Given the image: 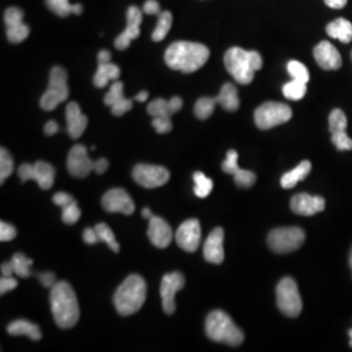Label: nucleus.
<instances>
[{
    "instance_id": "obj_48",
    "label": "nucleus",
    "mask_w": 352,
    "mask_h": 352,
    "mask_svg": "<svg viewBox=\"0 0 352 352\" xmlns=\"http://www.w3.org/2000/svg\"><path fill=\"white\" fill-rule=\"evenodd\" d=\"M41 285L46 289H52L56 285V277L54 273H41L37 276Z\"/></svg>"
},
{
    "instance_id": "obj_33",
    "label": "nucleus",
    "mask_w": 352,
    "mask_h": 352,
    "mask_svg": "<svg viewBox=\"0 0 352 352\" xmlns=\"http://www.w3.org/2000/svg\"><path fill=\"white\" fill-rule=\"evenodd\" d=\"M14 274L20 278H29L32 276L30 266L33 265V260L26 257L24 253H16L13 254L12 260Z\"/></svg>"
},
{
    "instance_id": "obj_22",
    "label": "nucleus",
    "mask_w": 352,
    "mask_h": 352,
    "mask_svg": "<svg viewBox=\"0 0 352 352\" xmlns=\"http://www.w3.org/2000/svg\"><path fill=\"white\" fill-rule=\"evenodd\" d=\"M148 236L151 244L157 248H167L173 241V230L170 225L160 217L153 215L149 219Z\"/></svg>"
},
{
    "instance_id": "obj_30",
    "label": "nucleus",
    "mask_w": 352,
    "mask_h": 352,
    "mask_svg": "<svg viewBox=\"0 0 352 352\" xmlns=\"http://www.w3.org/2000/svg\"><path fill=\"white\" fill-rule=\"evenodd\" d=\"M46 4L52 12L60 17H67L71 13H75V14L82 13V6L71 4L69 0H46Z\"/></svg>"
},
{
    "instance_id": "obj_53",
    "label": "nucleus",
    "mask_w": 352,
    "mask_h": 352,
    "mask_svg": "<svg viewBox=\"0 0 352 352\" xmlns=\"http://www.w3.org/2000/svg\"><path fill=\"white\" fill-rule=\"evenodd\" d=\"M1 274H3V277H12L14 274L12 261H8V263L1 265Z\"/></svg>"
},
{
    "instance_id": "obj_60",
    "label": "nucleus",
    "mask_w": 352,
    "mask_h": 352,
    "mask_svg": "<svg viewBox=\"0 0 352 352\" xmlns=\"http://www.w3.org/2000/svg\"><path fill=\"white\" fill-rule=\"evenodd\" d=\"M351 58H352V52H351Z\"/></svg>"
},
{
    "instance_id": "obj_36",
    "label": "nucleus",
    "mask_w": 352,
    "mask_h": 352,
    "mask_svg": "<svg viewBox=\"0 0 352 352\" xmlns=\"http://www.w3.org/2000/svg\"><path fill=\"white\" fill-rule=\"evenodd\" d=\"M96 231H97V235L100 238V241H103L109 245L110 250H113L115 253H118L120 250V245L119 243L116 241V238L113 235V230L110 227L107 226L106 223H98L96 225Z\"/></svg>"
},
{
    "instance_id": "obj_18",
    "label": "nucleus",
    "mask_w": 352,
    "mask_h": 352,
    "mask_svg": "<svg viewBox=\"0 0 352 352\" xmlns=\"http://www.w3.org/2000/svg\"><path fill=\"white\" fill-rule=\"evenodd\" d=\"M291 210L298 215L311 217L325 209V200L320 196H311L308 193L295 195L289 202Z\"/></svg>"
},
{
    "instance_id": "obj_21",
    "label": "nucleus",
    "mask_w": 352,
    "mask_h": 352,
    "mask_svg": "<svg viewBox=\"0 0 352 352\" xmlns=\"http://www.w3.org/2000/svg\"><path fill=\"white\" fill-rule=\"evenodd\" d=\"M65 119H67V131L71 139H80L88 126V118L82 113L81 107L77 102H69L67 104Z\"/></svg>"
},
{
    "instance_id": "obj_40",
    "label": "nucleus",
    "mask_w": 352,
    "mask_h": 352,
    "mask_svg": "<svg viewBox=\"0 0 352 352\" xmlns=\"http://www.w3.org/2000/svg\"><path fill=\"white\" fill-rule=\"evenodd\" d=\"M80 217H81V210L77 202H71L69 205L62 208V219L65 225H75L76 222H78Z\"/></svg>"
},
{
    "instance_id": "obj_57",
    "label": "nucleus",
    "mask_w": 352,
    "mask_h": 352,
    "mask_svg": "<svg viewBox=\"0 0 352 352\" xmlns=\"http://www.w3.org/2000/svg\"><path fill=\"white\" fill-rule=\"evenodd\" d=\"M142 217L146 218V219H151V217H153V214H151V210H149L148 208H145V209L142 210Z\"/></svg>"
},
{
    "instance_id": "obj_17",
    "label": "nucleus",
    "mask_w": 352,
    "mask_h": 352,
    "mask_svg": "<svg viewBox=\"0 0 352 352\" xmlns=\"http://www.w3.org/2000/svg\"><path fill=\"white\" fill-rule=\"evenodd\" d=\"M7 26V37L11 43H21L29 37V26L24 24V12L20 8L11 7L4 13Z\"/></svg>"
},
{
    "instance_id": "obj_2",
    "label": "nucleus",
    "mask_w": 352,
    "mask_h": 352,
    "mask_svg": "<svg viewBox=\"0 0 352 352\" xmlns=\"http://www.w3.org/2000/svg\"><path fill=\"white\" fill-rule=\"evenodd\" d=\"M51 312L55 324L62 329L75 327L80 318V307L75 291L67 282H56L50 291Z\"/></svg>"
},
{
    "instance_id": "obj_23",
    "label": "nucleus",
    "mask_w": 352,
    "mask_h": 352,
    "mask_svg": "<svg viewBox=\"0 0 352 352\" xmlns=\"http://www.w3.org/2000/svg\"><path fill=\"white\" fill-rule=\"evenodd\" d=\"M104 104L111 107V111L115 116H122L133 107L132 101L124 97L122 81H113L109 93L104 97Z\"/></svg>"
},
{
    "instance_id": "obj_49",
    "label": "nucleus",
    "mask_w": 352,
    "mask_h": 352,
    "mask_svg": "<svg viewBox=\"0 0 352 352\" xmlns=\"http://www.w3.org/2000/svg\"><path fill=\"white\" fill-rule=\"evenodd\" d=\"M142 11L146 14H160L161 13L160 3L155 1V0H146L145 4H144Z\"/></svg>"
},
{
    "instance_id": "obj_42",
    "label": "nucleus",
    "mask_w": 352,
    "mask_h": 352,
    "mask_svg": "<svg viewBox=\"0 0 352 352\" xmlns=\"http://www.w3.org/2000/svg\"><path fill=\"white\" fill-rule=\"evenodd\" d=\"M331 141L338 151H352V140L346 131L331 133Z\"/></svg>"
},
{
    "instance_id": "obj_46",
    "label": "nucleus",
    "mask_w": 352,
    "mask_h": 352,
    "mask_svg": "<svg viewBox=\"0 0 352 352\" xmlns=\"http://www.w3.org/2000/svg\"><path fill=\"white\" fill-rule=\"evenodd\" d=\"M17 280L13 277H1L0 279V294L4 295L6 292H10L17 287Z\"/></svg>"
},
{
    "instance_id": "obj_19",
    "label": "nucleus",
    "mask_w": 352,
    "mask_h": 352,
    "mask_svg": "<svg viewBox=\"0 0 352 352\" xmlns=\"http://www.w3.org/2000/svg\"><path fill=\"white\" fill-rule=\"evenodd\" d=\"M314 56L317 64L325 71H337L342 67L340 51L327 41H322L316 46Z\"/></svg>"
},
{
    "instance_id": "obj_45",
    "label": "nucleus",
    "mask_w": 352,
    "mask_h": 352,
    "mask_svg": "<svg viewBox=\"0 0 352 352\" xmlns=\"http://www.w3.org/2000/svg\"><path fill=\"white\" fill-rule=\"evenodd\" d=\"M17 236V230L12 225L7 222L0 223V240L1 241H11Z\"/></svg>"
},
{
    "instance_id": "obj_25",
    "label": "nucleus",
    "mask_w": 352,
    "mask_h": 352,
    "mask_svg": "<svg viewBox=\"0 0 352 352\" xmlns=\"http://www.w3.org/2000/svg\"><path fill=\"white\" fill-rule=\"evenodd\" d=\"M8 334H11L13 337H19V336H26L28 338L32 340H41L42 338V333L39 330V327L36 324L26 321V320H16L12 324H10L7 327Z\"/></svg>"
},
{
    "instance_id": "obj_28",
    "label": "nucleus",
    "mask_w": 352,
    "mask_h": 352,
    "mask_svg": "<svg viewBox=\"0 0 352 352\" xmlns=\"http://www.w3.org/2000/svg\"><path fill=\"white\" fill-rule=\"evenodd\" d=\"M312 164L309 161H302V164L296 166L289 173H286L280 179V186L285 189L294 188L299 182L304 180L311 174Z\"/></svg>"
},
{
    "instance_id": "obj_58",
    "label": "nucleus",
    "mask_w": 352,
    "mask_h": 352,
    "mask_svg": "<svg viewBox=\"0 0 352 352\" xmlns=\"http://www.w3.org/2000/svg\"><path fill=\"white\" fill-rule=\"evenodd\" d=\"M349 336H350V346L352 347V329L349 330Z\"/></svg>"
},
{
    "instance_id": "obj_47",
    "label": "nucleus",
    "mask_w": 352,
    "mask_h": 352,
    "mask_svg": "<svg viewBox=\"0 0 352 352\" xmlns=\"http://www.w3.org/2000/svg\"><path fill=\"white\" fill-rule=\"evenodd\" d=\"M52 201H54L55 205H58V206H60V208H64V206L69 205L71 202L75 201V199H74L71 195L65 193V192H58V193L54 195Z\"/></svg>"
},
{
    "instance_id": "obj_31",
    "label": "nucleus",
    "mask_w": 352,
    "mask_h": 352,
    "mask_svg": "<svg viewBox=\"0 0 352 352\" xmlns=\"http://www.w3.org/2000/svg\"><path fill=\"white\" fill-rule=\"evenodd\" d=\"M171 25H173V14H171V12L164 11V12L160 13L158 14V23H157L155 29L151 34V39L154 42L164 41L166 36L168 34Z\"/></svg>"
},
{
    "instance_id": "obj_44",
    "label": "nucleus",
    "mask_w": 352,
    "mask_h": 352,
    "mask_svg": "<svg viewBox=\"0 0 352 352\" xmlns=\"http://www.w3.org/2000/svg\"><path fill=\"white\" fill-rule=\"evenodd\" d=\"M151 126H154L157 133H168L173 131V122L170 118H164V116H158L154 118L151 122Z\"/></svg>"
},
{
    "instance_id": "obj_5",
    "label": "nucleus",
    "mask_w": 352,
    "mask_h": 352,
    "mask_svg": "<svg viewBox=\"0 0 352 352\" xmlns=\"http://www.w3.org/2000/svg\"><path fill=\"white\" fill-rule=\"evenodd\" d=\"M205 331L206 336L214 342L225 343L232 347L239 346L244 340L243 331L223 311H213L209 314L205 324Z\"/></svg>"
},
{
    "instance_id": "obj_54",
    "label": "nucleus",
    "mask_w": 352,
    "mask_h": 352,
    "mask_svg": "<svg viewBox=\"0 0 352 352\" xmlns=\"http://www.w3.org/2000/svg\"><path fill=\"white\" fill-rule=\"evenodd\" d=\"M327 7L334 8V10H340L347 4V0H324Z\"/></svg>"
},
{
    "instance_id": "obj_37",
    "label": "nucleus",
    "mask_w": 352,
    "mask_h": 352,
    "mask_svg": "<svg viewBox=\"0 0 352 352\" xmlns=\"http://www.w3.org/2000/svg\"><path fill=\"white\" fill-rule=\"evenodd\" d=\"M13 173V160L6 148L0 151V183L3 184Z\"/></svg>"
},
{
    "instance_id": "obj_1",
    "label": "nucleus",
    "mask_w": 352,
    "mask_h": 352,
    "mask_svg": "<svg viewBox=\"0 0 352 352\" xmlns=\"http://www.w3.org/2000/svg\"><path fill=\"white\" fill-rule=\"evenodd\" d=\"M210 51L197 42L179 41L168 46L164 52V62L175 71L183 74H193L208 62Z\"/></svg>"
},
{
    "instance_id": "obj_6",
    "label": "nucleus",
    "mask_w": 352,
    "mask_h": 352,
    "mask_svg": "<svg viewBox=\"0 0 352 352\" xmlns=\"http://www.w3.org/2000/svg\"><path fill=\"white\" fill-rule=\"evenodd\" d=\"M69 96L68 75L62 67H54L51 69L49 88L42 96L39 104L42 110L52 111Z\"/></svg>"
},
{
    "instance_id": "obj_39",
    "label": "nucleus",
    "mask_w": 352,
    "mask_h": 352,
    "mask_svg": "<svg viewBox=\"0 0 352 352\" xmlns=\"http://www.w3.org/2000/svg\"><path fill=\"white\" fill-rule=\"evenodd\" d=\"M287 71L294 80H299L302 82L309 81V71L307 69V67L304 64L298 62V60H291L287 64Z\"/></svg>"
},
{
    "instance_id": "obj_7",
    "label": "nucleus",
    "mask_w": 352,
    "mask_h": 352,
    "mask_svg": "<svg viewBox=\"0 0 352 352\" xmlns=\"http://www.w3.org/2000/svg\"><path fill=\"white\" fill-rule=\"evenodd\" d=\"M291 118V107L280 102H266L254 111V123L260 129L264 131L285 124Z\"/></svg>"
},
{
    "instance_id": "obj_52",
    "label": "nucleus",
    "mask_w": 352,
    "mask_h": 352,
    "mask_svg": "<svg viewBox=\"0 0 352 352\" xmlns=\"http://www.w3.org/2000/svg\"><path fill=\"white\" fill-rule=\"evenodd\" d=\"M59 132V124L56 123V122H54V120H50V122H47L46 123V126H45V135H47V136H54L55 133H58Z\"/></svg>"
},
{
    "instance_id": "obj_41",
    "label": "nucleus",
    "mask_w": 352,
    "mask_h": 352,
    "mask_svg": "<svg viewBox=\"0 0 352 352\" xmlns=\"http://www.w3.org/2000/svg\"><path fill=\"white\" fill-rule=\"evenodd\" d=\"M232 176H234L235 184L240 188H251L252 186L256 183V174H253L248 170L239 168Z\"/></svg>"
},
{
    "instance_id": "obj_10",
    "label": "nucleus",
    "mask_w": 352,
    "mask_h": 352,
    "mask_svg": "<svg viewBox=\"0 0 352 352\" xmlns=\"http://www.w3.org/2000/svg\"><path fill=\"white\" fill-rule=\"evenodd\" d=\"M20 180L25 183L28 180L37 182L39 188L47 190L54 186L55 180V168L47 162L38 161L34 164H21L17 170Z\"/></svg>"
},
{
    "instance_id": "obj_8",
    "label": "nucleus",
    "mask_w": 352,
    "mask_h": 352,
    "mask_svg": "<svg viewBox=\"0 0 352 352\" xmlns=\"http://www.w3.org/2000/svg\"><path fill=\"white\" fill-rule=\"evenodd\" d=\"M305 240V234L299 227H282L273 230L267 236L270 250L276 253H291L299 250Z\"/></svg>"
},
{
    "instance_id": "obj_13",
    "label": "nucleus",
    "mask_w": 352,
    "mask_h": 352,
    "mask_svg": "<svg viewBox=\"0 0 352 352\" xmlns=\"http://www.w3.org/2000/svg\"><path fill=\"white\" fill-rule=\"evenodd\" d=\"M186 279L182 273H170L162 278L161 282V298L164 314L173 315L175 312V295L177 291L184 287Z\"/></svg>"
},
{
    "instance_id": "obj_32",
    "label": "nucleus",
    "mask_w": 352,
    "mask_h": 352,
    "mask_svg": "<svg viewBox=\"0 0 352 352\" xmlns=\"http://www.w3.org/2000/svg\"><path fill=\"white\" fill-rule=\"evenodd\" d=\"M307 93V82H302L299 80H291L283 87V96L291 101H300L304 98Z\"/></svg>"
},
{
    "instance_id": "obj_27",
    "label": "nucleus",
    "mask_w": 352,
    "mask_h": 352,
    "mask_svg": "<svg viewBox=\"0 0 352 352\" xmlns=\"http://www.w3.org/2000/svg\"><path fill=\"white\" fill-rule=\"evenodd\" d=\"M327 36L338 39L343 43H349L352 41V24L346 19H337L327 26Z\"/></svg>"
},
{
    "instance_id": "obj_55",
    "label": "nucleus",
    "mask_w": 352,
    "mask_h": 352,
    "mask_svg": "<svg viewBox=\"0 0 352 352\" xmlns=\"http://www.w3.org/2000/svg\"><path fill=\"white\" fill-rule=\"evenodd\" d=\"M110 60H111L110 51H100V54H98V63H110Z\"/></svg>"
},
{
    "instance_id": "obj_20",
    "label": "nucleus",
    "mask_w": 352,
    "mask_h": 352,
    "mask_svg": "<svg viewBox=\"0 0 352 352\" xmlns=\"http://www.w3.org/2000/svg\"><path fill=\"white\" fill-rule=\"evenodd\" d=\"M223 239L225 232L223 228L217 227L210 232L204 245V257L210 264L219 265L225 260V251H223Z\"/></svg>"
},
{
    "instance_id": "obj_14",
    "label": "nucleus",
    "mask_w": 352,
    "mask_h": 352,
    "mask_svg": "<svg viewBox=\"0 0 352 352\" xmlns=\"http://www.w3.org/2000/svg\"><path fill=\"white\" fill-rule=\"evenodd\" d=\"M176 243L183 251H197L201 241V226L197 219H188L183 222L175 234Z\"/></svg>"
},
{
    "instance_id": "obj_26",
    "label": "nucleus",
    "mask_w": 352,
    "mask_h": 352,
    "mask_svg": "<svg viewBox=\"0 0 352 352\" xmlns=\"http://www.w3.org/2000/svg\"><path fill=\"white\" fill-rule=\"evenodd\" d=\"M120 76V68L113 63H98L97 72L93 78L96 88H104L110 81H116Z\"/></svg>"
},
{
    "instance_id": "obj_3",
    "label": "nucleus",
    "mask_w": 352,
    "mask_h": 352,
    "mask_svg": "<svg viewBox=\"0 0 352 352\" xmlns=\"http://www.w3.org/2000/svg\"><path fill=\"white\" fill-rule=\"evenodd\" d=\"M225 65L228 74L241 85L251 84L254 74L263 68V58L257 51L231 47L225 54Z\"/></svg>"
},
{
    "instance_id": "obj_56",
    "label": "nucleus",
    "mask_w": 352,
    "mask_h": 352,
    "mask_svg": "<svg viewBox=\"0 0 352 352\" xmlns=\"http://www.w3.org/2000/svg\"><path fill=\"white\" fill-rule=\"evenodd\" d=\"M148 97H149L148 91H141V93H139V94L135 97V100L139 102H145L148 100Z\"/></svg>"
},
{
    "instance_id": "obj_35",
    "label": "nucleus",
    "mask_w": 352,
    "mask_h": 352,
    "mask_svg": "<svg viewBox=\"0 0 352 352\" xmlns=\"http://www.w3.org/2000/svg\"><path fill=\"white\" fill-rule=\"evenodd\" d=\"M193 180H195V195L200 199L208 197L213 189L212 179L205 176L201 171H197L193 174Z\"/></svg>"
},
{
    "instance_id": "obj_16",
    "label": "nucleus",
    "mask_w": 352,
    "mask_h": 352,
    "mask_svg": "<svg viewBox=\"0 0 352 352\" xmlns=\"http://www.w3.org/2000/svg\"><path fill=\"white\" fill-rule=\"evenodd\" d=\"M142 12L139 7L132 6L126 11V26L122 34L115 39V47L118 50H126L131 42L140 36V25L142 23Z\"/></svg>"
},
{
    "instance_id": "obj_4",
    "label": "nucleus",
    "mask_w": 352,
    "mask_h": 352,
    "mask_svg": "<svg viewBox=\"0 0 352 352\" xmlns=\"http://www.w3.org/2000/svg\"><path fill=\"white\" fill-rule=\"evenodd\" d=\"M146 300V283L144 278L132 274L118 287L113 295V305L120 316L139 312Z\"/></svg>"
},
{
    "instance_id": "obj_50",
    "label": "nucleus",
    "mask_w": 352,
    "mask_h": 352,
    "mask_svg": "<svg viewBox=\"0 0 352 352\" xmlns=\"http://www.w3.org/2000/svg\"><path fill=\"white\" fill-rule=\"evenodd\" d=\"M82 239H84V241H85L87 244H90V245L100 243V238H98V235H97L96 228H87V230L84 231V234H82Z\"/></svg>"
},
{
    "instance_id": "obj_12",
    "label": "nucleus",
    "mask_w": 352,
    "mask_h": 352,
    "mask_svg": "<svg viewBox=\"0 0 352 352\" xmlns=\"http://www.w3.org/2000/svg\"><path fill=\"white\" fill-rule=\"evenodd\" d=\"M67 168L69 174L75 177H87L94 171V161L89 157L88 151L84 145H75L68 153Z\"/></svg>"
},
{
    "instance_id": "obj_29",
    "label": "nucleus",
    "mask_w": 352,
    "mask_h": 352,
    "mask_svg": "<svg viewBox=\"0 0 352 352\" xmlns=\"http://www.w3.org/2000/svg\"><path fill=\"white\" fill-rule=\"evenodd\" d=\"M217 101L226 111H236L240 104L238 89L235 88V85L227 82L217 96Z\"/></svg>"
},
{
    "instance_id": "obj_15",
    "label": "nucleus",
    "mask_w": 352,
    "mask_h": 352,
    "mask_svg": "<svg viewBox=\"0 0 352 352\" xmlns=\"http://www.w3.org/2000/svg\"><path fill=\"white\" fill-rule=\"evenodd\" d=\"M102 206L107 213H122L131 215L135 212V204L126 190L113 188L102 197Z\"/></svg>"
},
{
    "instance_id": "obj_51",
    "label": "nucleus",
    "mask_w": 352,
    "mask_h": 352,
    "mask_svg": "<svg viewBox=\"0 0 352 352\" xmlns=\"http://www.w3.org/2000/svg\"><path fill=\"white\" fill-rule=\"evenodd\" d=\"M107 168H109V161H107L106 158H101V160L94 161V171H96L98 175L104 174Z\"/></svg>"
},
{
    "instance_id": "obj_59",
    "label": "nucleus",
    "mask_w": 352,
    "mask_h": 352,
    "mask_svg": "<svg viewBox=\"0 0 352 352\" xmlns=\"http://www.w3.org/2000/svg\"><path fill=\"white\" fill-rule=\"evenodd\" d=\"M350 267H351V270H352V250H351V253H350Z\"/></svg>"
},
{
    "instance_id": "obj_11",
    "label": "nucleus",
    "mask_w": 352,
    "mask_h": 352,
    "mask_svg": "<svg viewBox=\"0 0 352 352\" xmlns=\"http://www.w3.org/2000/svg\"><path fill=\"white\" fill-rule=\"evenodd\" d=\"M132 176L139 186L148 189L162 187L170 180L168 170L155 164H138L132 171Z\"/></svg>"
},
{
    "instance_id": "obj_43",
    "label": "nucleus",
    "mask_w": 352,
    "mask_h": 352,
    "mask_svg": "<svg viewBox=\"0 0 352 352\" xmlns=\"http://www.w3.org/2000/svg\"><path fill=\"white\" fill-rule=\"evenodd\" d=\"M238 153L235 151H227V157L226 160H225V162L222 164V170L226 173V174H230V175H234L238 170H239V164H238Z\"/></svg>"
},
{
    "instance_id": "obj_38",
    "label": "nucleus",
    "mask_w": 352,
    "mask_h": 352,
    "mask_svg": "<svg viewBox=\"0 0 352 352\" xmlns=\"http://www.w3.org/2000/svg\"><path fill=\"white\" fill-rule=\"evenodd\" d=\"M329 128H330L331 133L346 131V128H347V118H346L344 113L340 110V109H336V110H333L331 113H330V116H329Z\"/></svg>"
},
{
    "instance_id": "obj_24",
    "label": "nucleus",
    "mask_w": 352,
    "mask_h": 352,
    "mask_svg": "<svg viewBox=\"0 0 352 352\" xmlns=\"http://www.w3.org/2000/svg\"><path fill=\"white\" fill-rule=\"evenodd\" d=\"M182 107H183V101L180 97H173L170 101H166L164 98H157L149 103L148 113L153 118H158V116L171 118V115L177 113Z\"/></svg>"
},
{
    "instance_id": "obj_34",
    "label": "nucleus",
    "mask_w": 352,
    "mask_h": 352,
    "mask_svg": "<svg viewBox=\"0 0 352 352\" xmlns=\"http://www.w3.org/2000/svg\"><path fill=\"white\" fill-rule=\"evenodd\" d=\"M218 103L217 97L212 98V97H202L199 101L196 102L195 104V115L197 119L200 120H206L212 116V113L215 110V104Z\"/></svg>"
},
{
    "instance_id": "obj_9",
    "label": "nucleus",
    "mask_w": 352,
    "mask_h": 352,
    "mask_svg": "<svg viewBox=\"0 0 352 352\" xmlns=\"http://www.w3.org/2000/svg\"><path fill=\"white\" fill-rule=\"evenodd\" d=\"M277 305L287 317H298L302 314V302L296 282L292 278H283L277 286Z\"/></svg>"
}]
</instances>
